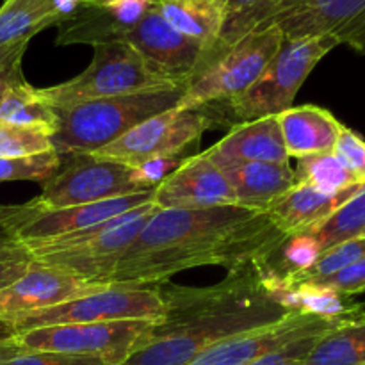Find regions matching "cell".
Returning <instances> with one entry per match:
<instances>
[{
    "label": "cell",
    "instance_id": "cell-15",
    "mask_svg": "<svg viewBox=\"0 0 365 365\" xmlns=\"http://www.w3.org/2000/svg\"><path fill=\"white\" fill-rule=\"evenodd\" d=\"M155 0H78L57 27V45L120 41Z\"/></svg>",
    "mask_w": 365,
    "mask_h": 365
},
{
    "label": "cell",
    "instance_id": "cell-23",
    "mask_svg": "<svg viewBox=\"0 0 365 365\" xmlns=\"http://www.w3.org/2000/svg\"><path fill=\"white\" fill-rule=\"evenodd\" d=\"M284 307L307 316L335 321L365 319V305L353 296L321 285H294L278 294Z\"/></svg>",
    "mask_w": 365,
    "mask_h": 365
},
{
    "label": "cell",
    "instance_id": "cell-22",
    "mask_svg": "<svg viewBox=\"0 0 365 365\" xmlns=\"http://www.w3.org/2000/svg\"><path fill=\"white\" fill-rule=\"evenodd\" d=\"M155 7L171 27L207 50L220 41L227 24L221 0H155Z\"/></svg>",
    "mask_w": 365,
    "mask_h": 365
},
{
    "label": "cell",
    "instance_id": "cell-1",
    "mask_svg": "<svg viewBox=\"0 0 365 365\" xmlns=\"http://www.w3.org/2000/svg\"><path fill=\"white\" fill-rule=\"evenodd\" d=\"M285 237L264 210L241 205L157 209L107 284L148 287L202 266H223L230 271L266 260Z\"/></svg>",
    "mask_w": 365,
    "mask_h": 365
},
{
    "label": "cell",
    "instance_id": "cell-8",
    "mask_svg": "<svg viewBox=\"0 0 365 365\" xmlns=\"http://www.w3.org/2000/svg\"><path fill=\"white\" fill-rule=\"evenodd\" d=\"M164 305L159 289L110 285L109 289L75 298L71 302L25 314L9 321L11 327L21 331L36 328L61 327V324L103 323V321H157L163 317Z\"/></svg>",
    "mask_w": 365,
    "mask_h": 365
},
{
    "label": "cell",
    "instance_id": "cell-16",
    "mask_svg": "<svg viewBox=\"0 0 365 365\" xmlns=\"http://www.w3.org/2000/svg\"><path fill=\"white\" fill-rule=\"evenodd\" d=\"M157 209H210L235 205V196L223 171L203 153L184 159L153 189Z\"/></svg>",
    "mask_w": 365,
    "mask_h": 365
},
{
    "label": "cell",
    "instance_id": "cell-33",
    "mask_svg": "<svg viewBox=\"0 0 365 365\" xmlns=\"http://www.w3.org/2000/svg\"><path fill=\"white\" fill-rule=\"evenodd\" d=\"M331 153L351 171L360 185L365 184V141L359 134L342 125Z\"/></svg>",
    "mask_w": 365,
    "mask_h": 365
},
{
    "label": "cell",
    "instance_id": "cell-45",
    "mask_svg": "<svg viewBox=\"0 0 365 365\" xmlns=\"http://www.w3.org/2000/svg\"><path fill=\"white\" fill-rule=\"evenodd\" d=\"M362 237H365V232H364V235H362Z\"/></svg>",
    "mask_w": 365,
    "mask_h": 365
},
{
    "label": "cell",
    "instance_id": "cell-11",
    "mask_svg": "<svg viewBox=\"0 0 365 365\" xmlns=\"http://www.w3.org/2000/svg\"><path fill=\"white\" fill-rule=\"evenodd\" d=\"M212 125L214 120L209 113H203V107H175L135 125L127 134L100 148L93 155L127 166H138L152 159L178 157L185 148L198 143L203 132L212 128Z\"/></svg>",
    "mask_w": 365,
    "mask_h": 365
},
{
    "label": "cell",
    "instance_id": "cell-20",
    "mask_svg": "<svg viewBox=\"0 0 365 365\" xmlns=\"http://www.w3.org/2000/svg\"><path fill=\"white\" fill-rule=\"evenodd\" d=\"M360 185L337 192V195H324L305 184H296L285 195L274 200L264 212L269 220L284 232L285 235L305 234L314 227L327 220L335 209L351 198Z\"/></svg>",
    "mask_w": 365,
    "mask_h": 365
},
{
    "label": "cell",
    "instance_id": "cell-42",
    "mask_svg": "<svg viewBox=\"0 0 365 365\" xmlns=\"http://www.w3.org/2000/svg\"><path fill=\"white\" fill-rule=\"evenodd\" d=\"M16 335H18L16 330H14L7 321L0 319V344H6V342L13 341Z\"/></svg>",
    "mask_w": 365,
    "mask_h": 365
},
{
    "label": "cell",
    "instance_id": "cell-12",
    "mask_svg": "<svg viewBox=\"0 0 365 365\" xmlns=\"http://www.w3.org/2000/svg\"><path fill=\"white\" fill-rule=\"evenodd\" d=\"M346 323L351 321L323 319V317L292 312L291 316L274 324H267L216 342L195 356L187 365H246L280 346L310 335L328 334Z\"/></svg>",
    "mask_w": 365,
    "mask_h": 365
},
{
    "label": "cell",
    "instance_id": "cell-25",
    "mask_svg": "<svg viewBox=\"0 0 365 365\" xmlns=\"http://www.w3.org/2000/svg\"><path fill=\"white\" fill-rule=\"evenodd\" d=\"M365 319L341 324L317 339L298 365H364Z\"/></svg>",
    "mask_w": 365,
    "mask_h": 365
},
{
    "label": "cell",
    "instance_id": "cell-43",
    "mask_svg": "<svg viewBox=\"0 0 365 365\" xmlns=\"http://www.w3.org/2000/svg\"><path fill=\"white\" fill-rule=\"evenodd\" d=\"M14 2L31 4V6H43V7H48V9H52V0H14ZM53 13H56V11H53Z\"/></svg>",
    "mask_w": 365,
    "mask_h": 365
},
{
    "label": "cell",
    "instance_id": "cell-26",
    "mask_svg": "<svg viewBox=\"0 0 365 365\" xmlns=\"http://www.w3.org/2000/svg\"><path fill=\"white\" fill-rule=\"evenodd\" d=\"M59 21V14L48 7L6 0L0 7V46L29 45L32 36Z\"/></svg>",
    "mask_w": 365,
    "mask_h": 365
},
{
    "label": "cell",
    "instance_id": "cell-46",
    "mask_svg": "<svg viewBox=\"0 0 365 365\" xmlns=\"http://www.w3.org/2000/svg\"><path fill=\"white\" fill-rule=\"evenodd\" d=\"M364 365H365V364H364Z\"/></svg>",
    "mask_w": 365,
    "mask_h": 365
},
{
    "label": "cell",
    "instance_id": "cell-13",
    "mask_svg": "<svg viewBox=\"0 0 365 365\" xmlns=\"http://www.w3.org/2000/svg\"><path fill=\"white\" fill-rule=\"evenodd\" d=\"M109 287L41 262H32L24 277L0 291V319L9 323L25 314L50 309Z\"/></svg>",
    "mask_w": 365,
    "mask_h": 365
},
{
    "label": "cell",
    "instance_id": "cell-17",
    "mask_svg": "<svg viewBox=\"0 0 365 365\" xmlns=\"http://www.w3.org/2000/svg\"><path fill=\"white\" fill-rule=\"evenodd\" d=\"M365 0H285L266 14L259 27H277L285 39L331 36L359 20Z\"/></svg>",
    "mask_w": 365,
    "mask_h": 365
},
{
    "label": "cell",
    "instance_id": "cell-30",
    "mask_svg": "<svg viewBox=\"0 0 365 365\" xmlns=\"http://www.w3.org/2000/svg\"><path fill=\"white\" fill-rule=\"evenodd\" d=\"M61 164H63V155H59L56 150L48 153H41V155L0 159V184L16 180H31L45 184L46 180H50L56 175Z\"/></svg>",
    "mask_w": 365,
    "mask_h": 365
},
{
    "label": "cell",
    "instance_id": "cell-18",
    "mask_svg": "<svg viewBox=\"0 0 365 365\" xmlns=\"http://www.w3.org/2000/svg\"><path fill=\"white\" fill-rule=\"evenodd\" d=\"M203 155L220 170L241 163H289L277 116L237 123Z\"/></svg>",
    "mask_w": 365,
    "mask_h": 365
},
{
    "label": "cell",
    "instance_id": "cell-41",
    "mask_svg": "<svg viewBox=\"0 0 365 365\" xmlns=\"http://www.w3.org/2000/svg\"><path fill=\"white\" fill-rule=\"evenodd\" d=\"M260 0H221L225 11H227V20L228 18H234L237 16V14L245 13V11H248L250 7L257 6Z\"/></svg>",
    "mask_w": 365,
    "mask_h": 365
},
{
    "label": "cell",
    "instance_id": "cell-2",
    "mask_svg": "<svg viewBox=\"0 0 365 365\" xmlns=\"http://www.w3.org/2000/svg\"><path fill=\"white\" fill-rule=\"evenodd\" d=\"M163 317L150 324L138 349L121 365H187L216 342L291 316L259 262L228 271L210 287H159Z\"/></svg>",
    "mask_w": 365,
    "mask_h": 365
},
{
    "label": "cell",
    "instance_id": "cell-7",
    "mask_svg": "<svg viewBox=\"0 0 365 365\" xmlns=\"http://www.w3.org/2000/svg\"><path fill=\"white\" fill-rule=\"evenodd\" d=\"M337 45V39L331 36L284 39L280 50L267 63L260 77L241 96L227 102L234 120L246 123L278 116L291 109L307 77Z\"/></svg>",
    "mask_w": 365,
    "mask_h": 365
},
{
    "label": "cell",
    "instance_id": "cell-24",
    "mask_svg": "<svg viewBox=\"0 0 365 365\" xmlns=\"http://www.w3.org/2000/svg\"><path fill=\"white\" fill-rule=\"evenodd\" d=\"M0 123L38 128L52 138L59 127V118L39 95V89L20 81L11 84L0 98Z\"/></svg>",
    "mask_w": 365,
    "mask_h": 365
},
{
    "label": "cell",
    "instance_id": "cell-31",
    "mask_svg": "<svg viewBox=\"0 0 365 365\" xmlns=\"http://www.w3.org/2000/svg\"><path fill=\"white\" fill-rule=\"evenodd\" d=\"M48 152H53V145L46 132L0 123V159L32 157Z\"/></svg>",
    "mask_w": 365,
    "mask_h": 365
},
{
    "label": "cell",
    "instance_id": "cell-38",
    "mask_svg": "<svg viewBox=\"0 0 365 365\" xmlns=\"http://www.w3.org/2000/svg\"><path fill=\"white\" fill-rule=\"evenodd\" d=\"M323 335H310V337L292 341L289 342V344L280 346V348L266 353V355L259 356V359L246 365H298L307 355H309V351L314 348L317 339L323 337Z\"/></svg>",
    "mask_w": 365,
    "mask_h": 365
},
{
    "label": "cell",
    "instance_id": "cell-32",
    "mask_svg": "<svg viewBox=\"0 0 365 365\" xmlns=\"http://www.w3.org/2000/svg\"><path fill=\"white\" fill-rule=\"evenodd\" d=\"M0 365H110L102 359L75 356L64 353L38 351L16 344L13 341L0 344Z\"/></svg>",
    "mask_w": 365,
    "mask_h": 365
},
{
    "label": "cell",
    "instance_id": "cell-44",
    "mask_svg": "<svg viewBox=\"0 0 365 365\" xmlns=\"http://www.w3.org/2000/svg\"><path fill=\"white\" fill-rule=\"evenodd\" d=\"M14 82H20V81H14V78H9V77H0V98H2L4 91H6L11 84H14Z\"/></svg>",
    "mask_w": 365,
    "mask_h": 365
},
{
    "label": "cell",
    "instance_id": "cell-36",
    "mask_svg": "<svg viewBox=\"0 0 365 365\" xmlns=\"http://www.w3.org/2000/svg\"><path fill=\"white\" fill-rule=\"evenodd\" d=\"M299 285H321V287L334 289V291L348 296L362 294V292H365V259L351 264V266L339 271V273L330 274V277L317 278V280Z\"/></svg>",
    "mask_w": 365,
    "mask_h": 365
},
{
    "label": "cell",
    "instance_id": "cell-34",
    "mask_svg": "<svg viewBox=\"0 0 365 365\" xmlns=\"http://www.w3.org/2000/svg\"><path fill=\"white\" fill-rule=\"evenodd\" d=\"M32 262L34 260L24 246L0 237V291L24 277Z\"/></svg>",
    "mask_w": 365,
    "mask_h": 365
},
{
    "label": "cell",
    "instance_id": "cell-6",
    "mask_svg": "<svg viewBox=\"0 0 365 365\" xmlns=\"http://www.w3.org/2000/svg\"><path fill=\"white\" fill-rule=\"evenodd\" d=\"M155 210L157 207L150 202L100 227L24 248L34 262L66 271L84 280L107 284L123 253Z\"/></svg>",
    "mask_w": 365,
    "mask_h": 365
},
{
    "label": "cell",
    "instance_id": "cell-3",
    "mask_svg": "<svg viewBox=\"0 0 365 365\" xmlns=\"http://www.w3.org/2000/svg\"><path fill=\"white\" fill-rule=\"evenodd\" d=\"M187 86L102 98L56 110L59 127L52 145L59 155L95 153L148 118L175 109Z\"/></svg>",
    "mask_w": 365,
    "mask_h": 365
},
{
    "label": "cell",
    "instance_id": "cell-14",
    "mask_svg": "<svg viewBox=\"0 0 365 365\" xmlns=\"http://www.w3.org/2000/svg\"><path fill=\"white\" fill-rule=\"evenodd\" d=\"M123 41L134 46L153 71L180 82H189L207 48L171 27L155 4L125 34Z\"/></svg>",
    "mask_w": 365,
    "mask_h": 365
},
{
    "label": "cell",
    "instance_id": "cell-10",
    "mask_svg": "<svg viewBox=\"0 0 365 365\" xmlns=\"http://www.w3.org/2000/svg\"><path fill=\"white\" fill-rule=\"evenodd\" d=\"M135 192L143 191L127 164L98 159L93 153H70L56 175L43 184L41 195L31 202L39 209H64Z\"/></svg>",
    "mask_w": 365,
    "mask_h": 365
},
{
    "label": "cell",
    "instance_id": "cell-27",
    "mask_svg": "<svg viewBox=\"0 0 365 365\" xmlns=\"http://www.w3.org/2000/svg\"><path fill=\"white\" fill-rule=\"evenodd\" d=\"M365 232V184L359 191L346 200L339 209H335L324 221H321L310 234L319 245L321 253L344 241L362 237Z\"/></svg>",
    "mask_w": 365,
    "mask_h": 365
},
{
    "label": "cell",
    "instance_id": "cell-35",
    "mask_svg": "<svg viewBox=\"0 0 365 365\" xmlns=\"http://www.w3.org/2000/svg\"><path fill=\"white\" fill-rule=\"evenodd\" d=\"M282 2H285V0H260L257 6L250 7L245 13L237 14L234 18H228L223 32H221L220 43H232L241 38V36H245L246 32L253 31L266 18V14L273 11L277 6H280Z\"/></svg>",
    "mask_w": 365,
    "mask_h": 365
},
{
    "label": "cell",
    "instance_id": "cell-37",
    "mask_svg": "<svg viewBox=\"0 0 365 365\" xmlns=\"http://www.w3.org/2000/svg\"><path fill=\"white\" fill-rule=\"evenodd\" d=\"M184 159L180 157H168V159H152L132 168V178L141 191H153L164 178L173 173Z\"/></svg>",
    "mask_w": 365,
    "mask_h": 365
},
{
    "label": "cell",
    "instance_id": "cell-21",
    "mask_svg": "<svg viewBox=\"0 0 365 365\" xmlns=\"http://www.w3.org/2000/svg\"><path fill=\"white\" fill-rule=\"evenodd\" d=\"M230 182L235 205L266 210L267 205L296 185V173L291 164L241 163L221 170Z\"/></svg>",
    "mask_w": 365,
    "mask_h": 365
},
{
    "label": "cell",
    "instance_id": "cell-5",
    "mask_svg": "<svg viewBox=\"0 0 365 365\" xmlns=\"http://www.w3.org/2000/svg\"><path fill=\"white\" fill-rule=\"evenodd\" d=\"M180 86H187V82L175 81L153 71L134 46L120 39L93 45V59L82 73L63 84L41 88L39 95L53 110H63L93 100Z\"/></svg>",
    "mask_w": 365,
    "mask_h": 365
},
{
    "label": "cell",
    "instance_id": "cell-39",
    "mask_svg": "<svg viewBox=\"0 0 365 365\" xmlns=\"http://www.w3.org/2000/svg\"><path fill=\"white\" fill-rule=\"evenodd\" d=\"M27 43L13 46H0V77H9L14 81H24L21 75V57Z\"/></svg>",
    "mask_w": 365,
    "mask_h": 365
},
{
    "label": "cell",
    "instance_id": "cell-19",
    "mask_svg": "<svg viewBox=\"0 0 365 365\" xmlns=\"http://www.w3.org/2000/svg\"><path fill=\"white\" fill-rule=\"evenodd\" d=\"M277 118L289 159L334 152L342 123L330 110L317 106H298Z\"/></svg>",
    "mask_w": 365,
    "mask_h": 365
},
{
    "label": "cell",
    "instance_id": "cell-28",
    "mask_svg": "<svg viewBox=\"0 0 365 365\" xmlns=\"http://www.w3.org/2000/svg\"><path fill=\"white\" fill-rule=\"evenodd\" d=\"M294 173L296 184L310 185L324 195H337L360 185L351 171L334 153H319L298 159Z\"/></svg>",
    "mask_w": 365,
    "mask_h": 365
},
{
    "label": "cell",
    "instance_id": "cell-4",
    "mask_svg": "<svg viewBox=\"0 0 365 365\" xmlns=\"http://www.w3.org/2000/svg\"><path fill=\"white\" fill-rule=\"evenodd\" d=\"M277 27H259L232 43L217 41L191 75L177 109H200L241 96L264 71L284 43Z\"/></svg>",
    "mask_w": 365,
    "mask_h": 365
},
{
    "label": "cell",
    "instance_id": "cell-40",
    "mask_svg": "<svg viewBox=\"0 0 365 365\" xmlns=\"http://www.w3.org/2000/svg\"><path fill=\"white\" fill-rule=\"evenodd\" d=\"M337 43L339 45H348L351 46L355 52L365 56V13L359 20L353 21L349 27H346L344 31L337 34Z\"/></svg>",
    "mask_w": 365,
    "mask_h": 365
},
{
    "label": "cell",
    "instance_id": "cell-9",
    "mask_svg": "<svg viewBox=\"0 0 365 365\" xmlns=\"http://www.w3.org/2000/svg\"><path fill=\"white\" fill-rule=\"evenodd\" d=\"M153 321H103L21 331L14 342L38 351L102 359L121 365L138 349Z\"/></svg>",
    "mask_w": 365,
    "mask_h": 365
},
{
    "label": "cell",
    "instance_id": "cell-29",
    "mask_svg": "<svg viewBox=\"0 0 365 365\" xmlns=\"http://www.w3.org/2000/svg\"><path fill=\"white\" fill-rule=\"evenodd\" d=\"M365 259V237H356L351 241H344L341 245H335L331 248L324 250L319 255V259L316 260L310 269H307L305 273H299L296 277L289 278V280L282 282L280 285V294L282 291L289 287H294V285L307 284V282L317 280V278L330 277V274L339 273V271L346 269L351 264L359 262V260Z\"/></svg>",
    "mask_w": 365,
    "mask_h": 365
}]
</instances>
